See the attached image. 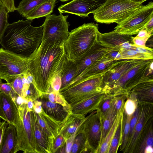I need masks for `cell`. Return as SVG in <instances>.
Instances as JSON below:
<instances>
[{"label": "cell", "mask_w": 153, "mask_h": 153, "mask_svg": "<svg viewBox=\"0 0 153 153\" xmlns=\"http://www.w3.org/2000/svg\"><path fill=\"white\" fill-rule=\"evenodd\" d=\"M131 115H127L124 112L122 137L121 144L120 146V151H122L123 152L126 149L128 142L129 123Z\"/></svg>", "instance_id": "d590c367"}, {"label": "cell", "mask_w": 153, "mask_h": 153, "mask_svg": "<svg viewBox=\"0 0 153 153\" xmlns=\"http://www.w3.org/2000/svg\"><path fill=\"white\" fill-rule=\"evenodd\" d=\"M153 105L141 106L139 119L135 127L131 139L124 153H135L141 135L150 119L153 117Z\"/></svg>", "instance_id": "5bb4252c"}, {"label": "cell", "mask_w": 153, "mask_h": 153, "mask_svg": "<svg viewBox=\"0 0 153 153\" xmlns=\"http://www.w3.org/2000/svg\"><path fill=\"white\" fill-rule=\"evenodd\" d=\"M128 94H123L115 96L114 106L116 112L121 109L127 98Z\"/></svg>", "instance_id": "7bdbcfd3"}, {"label": "cell", "mask_w": 153, "mask_h": 153, "mask_svg": "<svg viewBox=\"0 0 153 153\" xmlns=\"http://www.w3.org/2000/svg\"><path fill=\"white\" fill-rule=\"evenodd\" d=\"M9 123L4 120L2 122L0 120V146L4 134L5 129Z\"/></svg>", "instance_id": "f907efd6"}, {"label": "cell", "mask_w": 153, "mask_h": 153, "mask_svg": "<svg viewBox=\"0 0 153 153\" xmlns=\"http://www.w3.org/2000/svg\"><path fill=\"white\" fill-rule=\"evenodd\" d=\"M39 99L44 112L58 120L63 121L70 111V109L62 105L52 102L45 97H41Z\"/></svg>", "instance_id": "d4e9b609"}, {"label": "cell", "mask_w": 153, "mask_h": 153, "mask_svg": "<svg viewBox=\"0 0 153 153\" xmlns=\"http://www.w3.org/2000/svg\"><path fill=\"white\" fill-rule=\"evenodd\" d=\"M123 117V115L120 120L111 140L108 153H117L120 145L122 137Z\"/></svg>", "instance_id": "1f68e13d"}, {"label": "cell", "mask_w": 153, "mask_h": 153, "mask_svg": "<svg viewBox=\"0 0 153 153\" xmlns=\"http://www.w3.org/2000/svg\"><path fill=\"white\" fill-rule=\"evenodd\" d=\"M3 6L0 3V11Z\"/></svg>", "instance_id": "6f0895ef"}, {"label": "cell", "mask_w": 153, "mask_h": 153, "mask_svg": "<svg viewBox=\"0 0 153 153\" xmlns=\"http://www.w3.org/2000/svg\"><path fill=\"white\" fill-rule=\"evenodd\" d=\"M0 3L4 7L8 13L16 10L14 0H0Z\"/></svg>", "instance_id": "ee69618b"}, {"label": "cell", "mask_w": 153, "mask_h": 153, "mask_svg": "<svg viewBox=\"0 0 153 153\" xmlns=\"http://www.w3.org/2000/svg\"><path fill=\"white\" fill-rule=\"evenodd\" d=\"M66 140L62 135L58 134L53 138L52 153L58 152L65 145Z\"/></svg>", "instance_id": "b9f144b4"}, {"label": "cell", "mask_w": 153, "mask_h": 153, "mask_svg": "<svg viewBox=\"0 0 153 153\" xmlns=\"http://www.w3.org/2000/svg\"><path fill=\"white\" fill-rule=\"evenodd\" d=\"M57 0H46L29 12L25 18L27 20H33L46 17L52 13Z\"/></svg>", "instance_id": "4316f807"}, {"label": "cell", "mask_w": 153, "mask_h": 153, "mask_svg": "<svg viewBox=\"0 0 153 153\" xmlns=\"http://www.w3.org/2000/svg\"><path fill=\"white\" fill-rule=\"evenodd\" d=\"M106 94L102 90L101 92L84 99L70 105L72 113L85 115L97 110L99 105Z\"/></svg>", "instance_id": "ffe728a7"}, {"label": "cell", "mask_w": 153, "mask_h": 153, "mask_svg": "<svg viewBox=\"0 0 153 153\" xmlns=\"http://www.w3.org/2000/svg\"><path fill=\"white\" fill-rule=\"evenodd\" d=\"M140 107L141 106L139 105L135 111L131 115L129 123V130L128 143L131 139L135 127L139 119L140 111Z\"/></svg>", "instance_id": "60d3db41"}, {"label": "cell", "mask_w": 153, "mask_h": 153, "mask_svg": "<svg viewBox=\"0 0 153 153\" xmlns=\"http://www.w3.org/2000/svg\"><path fill=\"white\" fill-rule=\"evenodd\" d=\"M13 91L19 97L22 98L24 83V74L17 77L12 82Z\"/></svg>", "instance_id": "f35d334b"}, {"label": "cell", "mask_w": 153, "mask_h": 153, "mask_svg": "<svg viewBox=\"0 0 153 153\" xmlns=\"http://www.w3.org/2000/svg\"><path fill=\"white\" fill-rule=\"evenodd\" d=\"M152 35L148 33L145 29H143L140 31L136 36L140 38H150Z\"/></svg>", "instance_id": "f5cc1de1"}, {"label": "cell", "mask_w": 153, "mask_h": 153, "mask_svg": "<svg viewBox=\"0 0 153 153\" xmlns=\"http://www.w3.org/2000/svg\"><path fill=\"white\" fill-rule=\"evenodd\" d=\"M142 60L134 59L116 60L104 75L103 91L107 94L111 88L125 73Z\"/></svg>", "instance_id": "7c38bea8"}, {"label": "cell", "mask_w": 153, "mask_h": 153, "mask_svg": "<svg viewBox=\"0 0 153 153\" xmlns=\"http://www.w3.org/2000/svg\"><path fill=\"white\" fill-rule=\"evenodd\" d=\"M153 117L148 122L139 142L135 153L153 152Z\"/></svg>", "instance_id": "484cf974"}, {"label": "cell", "mask_w": 153, "mask_h": 153, "mask_svg": "<svg viewBox=\"0 0 153 153\" xmlns=\"http://www.w3.org/2000/svg\"><path fill=\"white\" fill-rule=\"evenodd\" d=\"M114 104V102L111 108L105 115L100 116L102 130L100 144L111 128L117 113L115 110Z\"/></svg>", "instance_id": "4dcf8cb0"}, {"label": "cell", "mask_w": 153, "mask_h": 153, "mask_svg": "<svg viewBox=\"0 0 153 153\" xmlns=\"http://www.w3.org/2000/svg\"><path fill=\"white\" fill-rule=\"evenodd\" d=\"M86 118L85 116L74 114L70 111L62 121L59 134L67 139L77 131Z\"/></svg>", "instance_id": "44dd1931"}, {"label": "cell", "mask_w": 153, "mask_h": 153, "mask_svg": "<svg viewBox=\"0 0 153 153\" xmlns=\"http://www.w3.org/2000/svg\"><path fill=\"white\" fill-rule=\"evenodd\" d=\"M144 29H145L149 33L153 34V17L146 24Z\"/></svg>", "instance_id": "816d5d0a"}, {"label": "cell", "mask_w": 153, "mask_h": 153, "mask_svg": "<svg viewBox=\"0 0 153 153\" xmlns=\"http://www.w3.org/2000/svg\"><path fill=\"white\" fill-rule=\"evenodd\" d=\"M119 52L120 55V60L134 59L147 60L153 59V56L141 53L131 49L119 50Z\"/></svg>", "instance_id": "836d02e7"}, {"label": "cell", "mask_w": 153, "mask_h": 153, "mask_svg": "<svg viewBox=\"0 0 153 153\" xmlns=\"http://www.w3.org/2000/svg\"><path fill=\"white\" fill-rule=\"evenodd\" d=\"M153 17V2L141 5L126 19L118 24L114 31L120 34L132 35L144 29L146 24Z\"/></svg>", "instance_id": "9c48e42d"}, {"label": "cell", "mask_w": 153, "mask_h": 153, "mask_svg": "<svg viewBox=\"0 0 153 153\" xmlns=\"http://www.w3.org/2000/svg\"><path fill=\"white\" fill-rule=\"evenodd\" d=\"M131 1L136 3L142 4L144 1L148 0H130Z\"/></svg>", "instance_id": "11a10c76"}, {"label": "cell", "mask_w": 153, "mask_h": 153, "mask_svg": "<svg viewBox=\"0 0 153 153\" xmlns=\"http://www.w3.org/2000/svg\"><path fill=\"white\" fill-rule=\"evenodd\" d=\"M1 81V79L0 78V82ZM0 118L2 119L3 120L8 122L2 110L1 101V92H0Z\"/></svg>", "instance_id": "db71d44e"}, {"label": "cell", "mask_w": 153, "mask_h": 153, "mask_svg": "<svg viewBox=\"0 0 153 153\" xmlns=\"http://www.w3.org/2000/svg\"><path fill=\"white\" fill-rule=\"evenodd\" d=\"M32 20H19L9 24L0 42L3 48L22 57L29 58L42 41L43 25L34 27Z\"/></svg>", "instance_id": "7a4b0ae2"}, {"label": "cell", "mask_w": 153, "mask_h": 153, "mask_svg": "<svg viewBox=\"0 0 153 153\" xmlns=\"http://www.w3.org/2000/svg\"><path fill=\"white\" fill-rule=\"evenodd\" d=\"M32 109L28 108L26 101L18 105V120L15 126L18 138L16 153L22 151L24 153H38L31 120Z\"/></svg>", "instance_id": "8992f818"}, {"label": "cell", "mask_w": 153, "mask_h": 153, "mask_svg": "<svg viewBox=\"0 0 153 153\" xmlns=\"http://www.w3.org/2000/svg\"><path fill=\"white\" fill-rule=\"evenodd\" d=\"M149 38H140L136 36L132 37V42L135 45L140 47H145L146 42Z\"/></svg>", "instance_id": "c3c4849f"}, {"label": "cell", "mask_w": 153, "mask_h": 153, "mask_svg": "<svg viewBox=\"0 0 153 153\" xmlns=\"http://www.w3.org/2000/svg\"><path fill=\"white\" fill-rule=\"evenodd\" d=\"M13 90L12 83L0 82V92L6 95H10Z\"/></svg>", "instance_id": "bcb514c9"}, {"label": "cell", "mask_w": 153, "mask_h": 153, "mask_svg": "<svg viewBox=\"0 0 153 153\" xmlns=\"http://www.w3.org/2000/svg\"><path fill=\"white\" fill-rule=\"evenodd\" d=\"M18 142L15 127L9 124L0 146V153H16Z\"/></svg>", "instance_id": "cb8c5ba5"}, {"label": "cell", "mask_w": 153, "mask_h": 153, "mask_svg": "<svg viewBox=\"0 0 153 153\" xmlns=\"http://www.w3.org/2000/svg\"><path fill=\"white\" fill-rule=\"evenodd\" d=\"M69 0H60V1H62V2H65V1H67Z\"/></svg>", "instance_id": "9f6ffc18"}, {"label": "cell", "mask_w": 153, "mask_h": 153, "mask_svg": "<svg viewBox=\"0 0 153 153\" xmlns=\"http://www.w3.org/2000/svg\"><path fill=\"white\" fill-rule=\"evenodd\" d=\"M1 101L3 112L9 124L16 125L19 118L18 104L16 99L10 95L1 93Z\"/></svg>", "instance_id": "603a6c76"}, {"label": "cell", "mask_w": 153, "mask_h": 153, "mask_svg": "<svg viewBox=\"0 0 153 153\" xmlns=\"http://www.w3.org/2000/svg\"><path fill=\"white\" fill-rule=\"evenodd\" d=\"M64 44L42 41L29 58L27 71L32 76L40 97L48 92L53 78L60 74L66 58Z\"/></svg>", "instance_id": "6da1fadb"}, {"label": "cell", "mask_w": 153, "mask_h": 153, "mask_svg": "<svg viewBox=\"0 0 153 153\" xmlns=\"http://www.w3.org/2000/svg\"><path fill=\"white\" fill-rule=\"evenodd\" d=\"M99 31L97 24L85 23L71 30L64 46L67 59L74 62L97 42Z\"/></svg>", "instance_id": "3957f363"}, {"label": "cell", "mask_w": 153, "mask_h": 153, "mask_svg": "<svg viewBox=\"0 0 153 153\" xmlns=\"http://www.w3.org/2000/svg\"><path fill=\"white\" fill-rule=\"evenodd\" d=\"M106 71L76 80L60 89L59 92L70 105L100 93L103 90V76Z\"/></svg>", "instance_id": "5b68a950"}, {"label": "cell", "mask_w": 153, "mask_h": 153, "mask_svg": "<svg viewBox=\"0 0 153 153\" xmlns=\"http://www.w3.org/2000/svg\"><path fill=\"white\" fill-rule=\"evenodd\" d=\"M46 0H22L16 8V10L25 17L29 12Z\"/></svg>", "instance_id": "d6a6232c"}, {"label": "cell", "mask_w": 153, "mask_h": 153, "mask_svg": "<svg viewBox=\"0 0 153 153\" xmlns=\"http://www.w3.org/2000/svg\"><path fill=\"white\" fill-rule=\"evenodd\" d=\"M33 109L36 113L40 126L46 134L53 139L57 136L62 121L47 114L43 110L40 102L35 103Z\"/></svg>", "instance_id": "ac0fdd59"}, {"label": "cell", "mask_w": 153, "mask_h": 153, "mask_svg": "<svg viewBox=\"0 0 153 153\" xmlns=\"http://www.w3.org/2000/svg\"><path fill=\"white\" fill-rule=\"evenodd\" d=\"M141 53L153 56V49L149 47L136 46L133 44L130 48Z\"/></svg>", "instance_id": "f6af8a7d"}, {"label": "cell", "mask_w": 153, "mask_h": 153, "mask_svg": "<svg viewBox=\"0 0 153 153\" xmlns=\"http://www.w3.org/2000/svg\"><path fill=\"white\" fill-rule=\"evenodd\" d=\"M106 0H73L58 8L60 13H69L80 17H88L102 5Z\"/></svg>", "instance_id": "4fadbf2b"}, {"label": "cell", "mask_w": 153, "mask_h": 153, "mask_svg": "<svg viewBox=\"0 0 153 153\" xmlns=\"http://www.w3.org/2000/svg\"><path fill=\"white\" fill-rule=\"evenodd\" d=\"M61 86L60 74L56 75L52 79L51 87L54 91L59 92Z\"/></svg>", "instance_id": "7dc6e473"}, {"label": "cell", "mask_w": 153, "mask_h": 153, "mask_svg": "<svg viewBox=\"0 0 153 153\" xmlns=\"http://www.w3.org/2000/svg\"><path fill=\"white\" fill-rule=\"evenodd\" d=\"M90 152L91 151L81 126L78 129L72 145L71 153Z\"/></svg>", "instance_id": "f546056e"}, {"label": "cell", "mask_w": 153, "mask_h": 153, "mask_svg": "<svg viewBox=\"0 0 153 153\" xmlns=\"http://www.w3.org/2000/svg\"><path fill=\"white\" fill-rule=\"evenodd\" d=\"M106 54L85 69L72 82L108 71L116 60H113Z\"/></svg>", "instance_id": "7402d4cb"}, {"label": "cell", "mask_w": 153, "mask_h": 153, "mask_svg": "<svg viewBox=\"0 0 153 153\" xmlns=\"http://www.w3.org/2000/svg\"><path fill=\"white\" fill-rule=\"evenodd\" d=\"M29 59L0 48V78L7 83L12 82L27 71Z\"/></svg>", "instance_id": "ba28073f"}, {"label": "cell", "mask_w": 153, "mask_h": 153, "mask_svg": "<svg viewBox=\"0 0 153 153\" xmlns=\"http://www.w3.org/2000/svg\"><path fill=\"white\" fill-rule=\"evenodd\" d=\"M68 15L64 16L50 15L46 17L42 25L43 33L42 41L52 44H64L69 34V23L67 19Z\"/></svg>", "instance_id": "52a82bcc"}, {"label": "cell", "mask_w": 153, "mask_h": 153, "mask_svg": "<svg viewBox=\"0 0 153 153\" xmlns=\"http://www.w3.org/2000/svg\"><path fill=\"white\" fill-rule=\"evenodd\" d=\"M76 71V63L69 60L66 57L60 74L61 82L60 89L66 86L74 81Z\"/></svg>", "instance_id": "83f0119b"}, {"label": "cell", "mask_w": 153, "mask_h": 153, "mask_svg": "<svg viewBox=\"0 0 153 153\" xmlns=\"http://www.w3.org/2000/svg\"><path fill=\"white\" fill-rule=\"evenodd\" d=\"M44 97L53 103L60 104L70 110V105L59 92L56 91L50 87L48 92L41 97Z\"/></svg>", "instance_id": "e575fe53"}, {"label": "cell", "mask_w": 153, "mask_h": 153, "mask_svg": "<svg viewBox=\"0 0 153 153\" xmlns=\"http://www.w3.org/2000/svg\"><path fill=\"white\" fill-rule=\"evenodd\" d=\"M132 35L120 34L114 30L105 33H99L97 41L101 45L114 50L130 49L131 47Z\"/></svg>", "instance_id": "9a60e30c"}, {"label": "cell", "mask_w": 153, "mask_h": 153, "mask_svg": "<svg viewBox=\"0 0 153 153\" xmlns=\"http://www.w3.org/2000/svg\"><path fill=\"white\" fill-rule=\"evenodd\" d=\"M30 115L38 153H52L53 139L50 138L41 127L33 108Z\"/></svg>", "instance_id": "e0dca14e"}, {"label": "cell", "mask_w": 153, "mask_h": 153, "mask_svg": "<svg viewBox=\"0 0 153 153\" xmlns=\"http://www.w3.org/2000/svg\"><path fill=\"white\" fill-rule=\"evenodd\" d=\"M77 131L70 137L66 140L65 145V152L67 153H71L72 145Z\"/></svg>", "instance_id": "681fc988"}, {"label": "cell", "mask_w": 153, "mask_h": 153, "mask_svg": "<svg viewBox=\"0 0 153 153\" xmlns=\"http://www.w3.org/2000/svg\"><path fill=\"white\" fill-rule=\"evenodd\" d=\"M91 153H97L100 144L102 135L100 113L95 110L86 117L81 125Z\"/></svg>", "instance_id": "8fae6325"}, {"label": "cell", "mask_w": 153, "mask_h": 153, "mask_svg": "<svg viewBox=\"0 0 153 153\" xmlns=\"http://www.w3.org/2000/svg\"><path fill=\"white\" fill-rule=\"evenodd\" d=\"M115 96L112 94H106L100 102L98 109L100 116L105 115L112 106Z\"/></svg>", "instance_id": "74e56055"}, {"label": "cell", "mask_w": 153, "mask_h": 153, "mask_svg": "<svg viewBox=\"0 0 153 153\" xmlns=\"http://www.w3.org/2000/svg\"><path fill=\"white\" fill-rule=\"evenodd\" d=\"M153 59L143 60L129 70L117 81L109 90L108 94L114 96L128 93L146 75Z\"/></svg>", "instance_id": "30bf717a"}, {"label": "cell", "mask_w": 153, "mask_h": 153, "mask_svg": "<svg viewBox=\"0 0 153 153\" xmlns=\"http://www.w3.org/2000/svg\"><path fill=\"white\" fill-rule=\"evenodd\" d=\"M112 50L103 46L97 41L80 58L74 61L76 65L77 71L73 82L85 69Z\"/></svg>", "instance_id": "2e32d148"}, {"label": "cell", "mask_w": 153, "mask_h": 153, "mask_svg": "<svg viewBox=\"0 0 153 153\" xmlns=\"http://www.w3.org/2000/svg\"><path fill=\"white\" fill-rule=\"evenodd\" d=\"M138 105L135 95L132 92L129 93L124 104V113L127 115H131Z\"/></svg>", "instance_id": "8d00e7d4"}, {"label": "cell", "mask_w": 153, "mask_h": 153, "mask_svg": "<svg viewBox=\"0 0 153 153\" xmlns=\"http://www.w3.org/2000/svg\"><path fill=\"white\" fill-rule=\"evenodd\" d=\"M130 0H106L92 13L97 22L106 24H119L136 11L142 5Z\"/></svg>", "instance_id": "277c9868"}, {"label": "cell", "mask_w": 153, "mask_h": 153, "mask_svg": "<svg viewBox=\"0 0 153 153\" xmlns=\"http://www.w3.org/2000/svg\"><path fill=\"white\" fill-rule=\"evenodd\" d=\"M8 13L7 10L3 6L0 11V42L9 24Z\"/></svg>", "instance_id": "ab89813d"}, {"label": "cell", "mask_w": 153, "mask_h": 153, "mask_svg": "<svg viewBox=\"0 0 153 153\" xmlns=\"http://www.w3.org/2000/svg\"><path fill=\"white\" fill-rule=\"evenodd\" d=\"M124 108V104L117 113L114 122L106 136L101 143L97 153H108L111 140L123 115Z\"/></svg>", "instance_id": "f1b7e54d"}, {"label": "cell", "mask_w": 153, "mask_h": 153, "mask_svg": "<svg viewBox=\"0 0 153 153\" xmlns=\"http://www.w3.org/2000/svg\"><path fill=\"white\" fill-rule=\"evenodd\" d=\"M152 77V74L146 75L129 92L135 95L140 105L153 104Z\"/></svg>", "instance_id": "d6986e66"}]
</instances>
